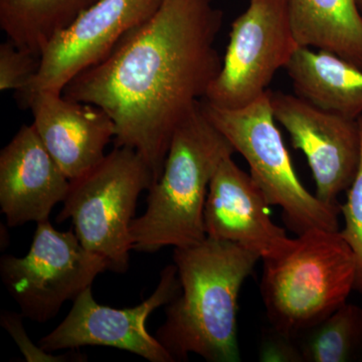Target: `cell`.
Instances as JSON below:
<instances>
[{
  "instance_id": "cell-18",
  "label": "cell",
  "mask_w": 362,
  "mask_h": 362,
  "mask_svg": "<svg viewBox=\"0 0 362 362\" xmlns=\"http://www.w3.org/2000/svg\"><path fill=\"white\" fill-rule=\"evenodd\" d=\"M304 334V342L298 349L300 361H351L362 349V308L346 302Z\"/></svg>"
},
{
  "instance_id": "cell-14",
  "label": "cell",
  "mask_w": 362,
  "mask_h": 362,
  "mask_svg": "<svg viewBox=\"0 0 362 362\" xmlns=\"http://www.w3.org/2000/svg\"><path fill=\"white\" fill-rule=\"evenodd\" d=\"M33 125H23L0 151V207L7 225L49 220L70 188Z\"/></svg>"
},
{
  "instance_id": "cell-1",
  "label": "cell",
  "mask_w": 362,
  "mask_h": 362,
  "mask_svg": "<svg viewBox=\"0 0 362 362\" xmlns=\"http://www.w3.org/2000/svg\"><path fill=\"white\" fill-rule=\"evenodd\" d=\"M223 23L213 0H162L149 20L73 78L63 95L103 109L115 124V147L135 150L156 182L176 127L220 73L216 40Z\"/></svg>"
},
{
  "instance_id": "cell-12",
  "label": "cell",
  "mask_w": 362,
  "mask_h": 362,
  "mask_svg": "<svg viewBox=\"0 0 362 362\" xmlns=\"http://www.w3.org/2000/svg\"><path fill=\"white\" fill-rule=\"evenodd\" d=\"M232 157L221 162L209 185L204 213L206 237L244 247L263 261L284 256L296 239L271 220L261 188Z\"/></svg>"
},
{
  "instance_id": "cell-10",
  "label": "cell",
  "mask_w": 362,
  "mask_h": 362,
  "mask_svg": "<svg viewBox=\"0 0 362 362\" xmlns=\"http://www.w3.org/2000/svg\"><path fill=\"white\" fill-rule=\"evenodd\" d=\"M274 117L289 133L293 147L306 156L316 197L331 206L347 192L358 168L361 134L356 119L314 106L296 94L272 92Z\"/></svg>"
},
{
  "instance_id": "cell-2",
  "label": "cell",
  "mask_w": 362,
  "mask_h": 362,
  "mask_svg": "<svg viewBox=\"0 0 362 362\" xmlns=\"http://www.w3.org/2000/svg\"><path fill=\"white\" fill-rule=\"evenodd\" d=\"M254 252L207 238L175 247L180 293L168 304L156 339L175 361L197 354L211 362L240 361L238 300L257 262Z\"/></svg>"
},
{
  "instance_id": "cell-9",
  "label": "cell",
  "mask_w": 362,
  "mask_h": 362,
  "mask_svg": "<svg viewBox=\"0 0 362 362\" xmlns=\"http://www.w3.org/2000/svg\"><path fill=\"white\" fill-rule=\"evenodd\" d=\"M175 264L166 266L148 299L132 308L117 309L98 303L88 288L74 301L70 313L40 340L45 351L78 350L84 346H107L125 350L150 362H175L156 337L149 334L146 321L152 312L168 305L180 293Z\"/></svg>"
},
{
  "instance_id": "cell-16",
  "label": "cell",
  "mask_w": 362,
  "mask_h": 362,
  "mask_svg": "<svg viewBox=\"0 0 362 362\" xmlns=\"http://www.w3.org/2000/svg\"><path fill=\"white\" fill-rule=\"evenodd\" d=\"M300 47L333 52L362 69V14L356 0H287Z\"/></svg>"
},
{
  "instance_id": "cell-17",
  "label": "cell",
  "mask_w": 362,
  "mask_h": 362,
  "mask_svg": "<svg viewBox=\"0 0 362 362\" xmlns=\"http://www.w3.org/2000/svg\"><path fill=\"white\" fill-rule=\"evenodd\" d=\"M98 0H0V28L20 49L42 56L47 45Z\"/></svg>"
},
{
  "instance_id": "cell-7",
  "label": "cell",
  "mask_w": 362,
  "mask_h": 362,
  "mask_svg": "<svg viewBox=\"0 0 362 362\" xmlns=\"http://www.w3.org/2000/svg\"><path fill=\"white\" fill-rule=\"evenodd\" d=\"M105 271L109 265L103 257L86 250L74 230L59 232L49 220L37 223L25 257L0 259L2 283L21 315L39 323L54 318Z\"/></svg>"
},
{
  "instance_id": "cell-20",
  "label": "cell",
  "mask_w": 362,
  "mask_h": 362,
  "mask_svg": "<svg viewBox=\"0 0 362 362\" xmlns=\"http://www.w3.org/2000/svg\"><path fill=\"white\" fill-rule=\"evenodd\" d=\"M42 56L20 49L8 40L0 45V90L28 89L39 73Z\"/></svg>"
},
{
  "instance_id": "cell-13",
  "label": "cell",
  "mask_w": 362,
  "mask_h": 362,
  "mask_svg": "<svg viewBox=\"0 0 362 362\" xmlns=\"http://www.w3.org/2000/svg\"><path fill=\"white\" fill-rule=\"evenodd\" d=\"M20 100L32 111L33 127L69 180L81 177L103 160L116 131L103 109L51 90H37Z\"/></svg>"
},
{
  "instance_id": "cell-22",
  "label": "cell",
  "mask_w": 362,
  "mask_h": 362,
  "mask_svg": "<svg viewBox=\"0 0 362 362\" xmlns=\"http://www.w3.org/2000/svg\"><path fill=\"white\" fill-rule=\"evenodd\" d=\"M357 6H358L359 11L362 14V0H356Z\"/></svg>"
},
{
  "instance_id": "cell-8",
  "label": "cell",
  "mask_w": 362,
  "mask_h": 362,
  "mask_svg": "<svg viewBox=\"0 0 362 362\" xmlns=\"http://www.w3.org/2000/svg\"><path fill=\"white\" fill-rule=\"evenodd\" d=\"M298 47L287 0H250L233 21L220 73L204 100L226 109L251 104L265 94Z\"/></svg>"
},
{
  "instance_id": "cell-19",
  "label": "cell",
  "mask_w": 362,
  "mask_h": 362,
  "mask_svg": "<svg viewBox=\"0 0 362 362\" xmlns=\"http://www.w3.org/2000/svg\"><path fill=\"white\" fill-rule=\"evenodd\" d=\"M357 122L361 134V156L356 176L347 189L346 202L341 206L344 228L340 233L356 255V290L362 294V115L357 119Z\"/></svg>"
},
{
  "instance_id": "cell-5",
  "label": "cell",
  "mask_w": 362,
  "mask_h": 362,
  "mask_svg": "<svg viewBox=\"0 0 362 362\" xmlns=\"http://www.w3.org/2000/svg\"><path fill=\"white\" fill-rule=\"evenodd\" d=\"M204 115L244 157L250 175L270 206H280L288 228L297 235L307 230H339L341 207L331 206L311 194L293 168L277 127L270 90L242 108L226 109L202 100Z\"/></svg>"
},
{
  "instance_id": "cell-15",
  "label": "cell",
  "mask_w": 362,
  "mask_h": 362,
  "mask_svg": "<svg viewBox=\"0 0 362 362\" xmlns=\"http://www.w3.org/2000/svg\"><path fill=\"white\" fill-rule=\"evenodd\" d=\"M285 70L295 94L309 103L356 120L362 115V69L346 59L298 47Z\"/></svg>"
},
{
  "instance_id": "cell-4",
  "label": "cell",
  "mask_w": 362,
  "mask_h": 362,
  "mask_svg": "<svg viewBox=\"0 0 362 362\" xmlns=\"http://www.w3.org/2000/svg\"><path fill=\"white\" fill-rule=\"evenodd\" d=\"M264 262L261 295L276 334L294 340L346 303L356 255L340 230H307L284 256Z\"/></svg>"
},
{
  "instance_id": "cell-21",
  "label": "cell",
  "mask_w": 362,
  "mask_h": 362,
  "mask_svg": "<svg viewBox=\"0 0 362 362\" xmlns=\"http://www.w3.org/2000/svg\"><path fill=\"white\" fill-rule=\"evenodd\" d=\"M23 316L18 315L16 313H9L4 312L1 314V325L6 328L11 337L14 338L18 343L21 351L25 356L26 361H45V362H63V361H85L84 354H76L71 350L70 354H65L63 356H54L52 352L45 351L42 347L35 346L30 341V338L26 335L25 329L23 327Z\"/></svg>"
},
{
  "instance_id": "cell-3",
  "label": "cell",
  "mask_w": 362,
  "mask_h": 362,
  "mask_svg": "<svg viewBox=\"0 0 362 362\" xmlns=\"http://www.w3.org/2000/svg\"><path fill=\"white\" fill-rule=\"evenodd\" d=\"M235 152L199 102L176 127L160 177L148 189L146 209L131 223L133 251L152 254L204 242L209 185L221 162Z\"/></svg>"
},
{
  "instance_id": "cell-6",
  "label": "cell",
  "mask_w": 362,
  "mask_h": 362,
  "mask_svg": "<svg viewBox=\"0 0 362 362\" xmlns=\"http://www.w3.org/2000/svg\"><path fill=\"white\" fill-rule=\"evenodd\" d=\"M154 176L135 150L115 147L89 173L71 180L57 221H71L88 251L106 259L109 271L125 273L133 251L130 226L138 197Z\"/></svg>"
},
{
  "instance_id": "cell-11",
  "label": "cell",
  "mask_w": 362,
  "mask_h": 362,
  "mask_svg": "<svg viewBox=\"0 0 362 362\" xmlns=\"http://www.w3.org/2000/svg\"><path fill=\"white\" fill-rule=\"evenodd\" d=\"M161 2L98 0L47 45L39 73L18 97L42 90L63 93L73 78L103 61L128 33L149 20Z\"/></svg>"
}]
</instances>
